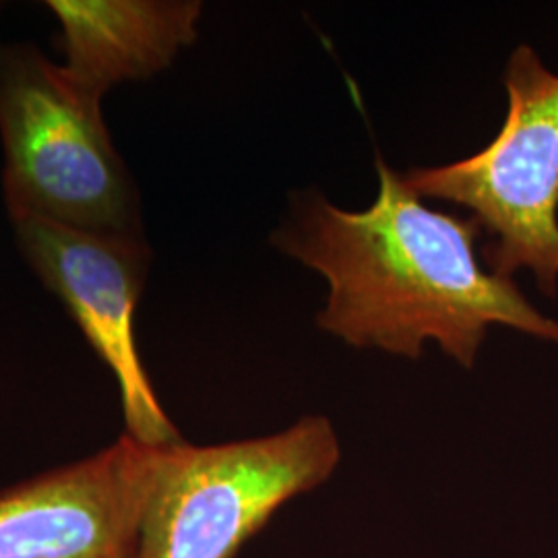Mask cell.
Wrapping results in <instances>:
<instances>
[{
	"instance_id": "obj_6",
	"label": "cell",
	"mask_w": 558,
	"mask_h": 558,
	"mask_svg": "<svg viewBox=\"0 0 558 558\" xmlns=\"http://www.w3.org/2000/svg\"><path fill=\"white\" fill-rule=\"evenodd\" d=\"M145 445L100 453L0 490V558H133Z\"/></svg>"
},
{
	"instance_id": "obj_2",
	"label": "cell",
	"mask_w": 558,
	"mask_h": 558,
	"mask_svg": "<svg viewBox=\"0 0 558 558\" xmlns=\"http://www.w3.org/2000/svg\"><path fill=\"white\" fill-rule=\"evenodd\" d=\"M0 140L11 220L145 239L137 184L108 133L101 96L34 44H0Z\"/></svg>"
},
{
	"instance_id": "obj_3",
	"label": "cell",
	"mask_w": 558,
	"mask_h": 558,
	"mask_svg": "<svg viewBox=\"0 0 558 558\" xmlns=\"http://www.w3.org/2000/svg\"><path fill=\"white\" fill-rule=\"evenodd\" d=\"M341 461L336 426L290 428L221 445H145L133 558H236L279 509L313 493Z\"/></svg>"
},
{
	"instance_id": "obj_1",
	"label": "cell",
	"mask_w": 558,
	"mask_h": 558,
	"mask_svg": "<svg viewBox=\"0 0 558 558\" xmlns=\"http://www.w3.org/2000/svg\"><path fill=\"white\" fill-rule=\"evenodd\" d=\"M377 174L368 209L345 211L306 191L271 236L281 253L327 279L319 329L410 360L437 341L463 368L474 366L495 325L558 343V320L539 313L515 279L480 263L476 221L428 207L380 158Z\"/></svg>"
},
{
	"instance_id": "obj_4",
	"label": "cell",
	"mask_w": 558,
	"mask_h": 558,
	"mask_svg": "<svg viewBox=\"0 0 558 558\" xmlns=\"http://www.w3.org/2000/svg\"><path fill=\"white\" fill-rule=\"evenodd\" d=\"M507 117L482 151L401 172L422 199L465 207L486 234L484 263L500 278L527 269L539 292H558V73L521 44L505 69Z\"/></svg>"
},
{
	"instance_id": "obj_7",
	"label": "cell",
	"mask_w": 558,
	"mask_h": 558,
	"mask_svg": "<svg viewBox=\"0 0 558 558\" xmlns=\"http://www.w3.org/2000/svg\"><path fill=\"white\" fill-rule=\"evenodd\" d=\"M64 71L106 96L114 85L156 77L199 36L195 0H50Z\"/></svg>"
},
{
	"instance_id": "obj_5",
	"label": "cell",
	"mask_w": 558,
	"mask_h": 558,
	"mask_svg": "<svg viewBox=\"0 0 558 558\" xmlns=\"http://www.w3.org/2000/svg\"><path fill=\"white\" fill-rule=\"evenodd\" d=\"M11 221L21 255L119 383L126 435L143 445L182 439L137 350L135 313L151 260L145 239H106L38 218Z\"/></svg>"
}]
</instances>
